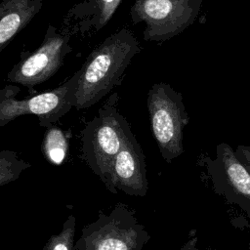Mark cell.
I'll return each instance as SVG.
<instances>
[{"mask_svg": "<svg viewBox=\"0 0 250 250\" xmlns=\"http://www.w3.org/2000/svg\"><path fill=\"white\" fill-rule=\"evenodd\" d=\"M70 35L60 33L49 24L40 46L21 58L7 74V80L28 88L51 78L63 64L64 58L72 51Z\"/></svg>", "mask_w": 250, "mask_h": 250, "instance_id": "7", "label": "cell"}, {"mask_svg": "<svg viewBox=\"0 0 250 250\" xmlns=\"http://www.w3.org/2000/svg\"><path fill=\"white\" fill-rule=\"evenodd\" d=\"M75 225L76 218L73 215H69L63 223L62 230L48 239L43 250H75Z\"/></svg>", "mask_w": 250, "mask_h": 250, "instance_id": "14", "label": "cell"}, {"mask_svg": "<svg viewBox=\"0 0 250 250\" xmlns=\"http://www.w3.org/2000/svg\"><path fill=\"white\" fill-rule=\"evenodd\" d=\"M42 0H2L0 4V51L21 31L42 8Z\"/></svg>", "mask_w": 250, "mask_h": 250, "instance_id": "11", "label": "cell"}, {"mask_svg": "<svg viewBox=\"0 0 250 250\" xmlns=\"http://www.w3.org/2000/svg\"><path fill=\"white\" fill-rule=\"evenodd\" d=\"M207 172L216 193L237 205L250 218V173L228 144L216 146L213 159H207Z\"/></svg>", "mask_w": 250, "mask_h": 250, "instance_id": "8", "label": "cell"}, {"mask_svg": "<svg viewBox=\"0 0 250 250\" xmlns=\"http://www.w3.org/2000/svg\"><path fill=\"white\" fill-rule=\"evenodd\" d=\"M140 51L138 39L125 27L96 46L78 70L74 107L88 108L120 85L129 63Z\"/></svg>", "mask_w": 250, "mask_h": 250, "instance_id": "1", "label": "cell"}, {"mask_svg": "<svg viewBox=\"0 0 250 250\" xmlns=\"http://www.w3.org/2000/svg\"><path fill=\"white\" fill-rule=\"evenodd\" d=\"M122 0H83L68 12L73 31L82 35L96 33L113 17Z\"/></svg>", "mask_w": 250, "mask_h": 250, "instance_id": "10", "label": "cell"}, {"mask_svg": "<svg viewBox=\"0 0 250 250\" xmlns=\"http://www.w3.org/2000/svg\"><path fill=\"white\" fill-rule=\"evenodd\" d=\"M235 153L250 173V146L245 145H237Z\"/></svg>", "mask_w": 250, "mask_h": 250, "instance_id": "15", "label": "cell"}, {"mask_svg": "<svg viewBox=\"0 0 250 250\" xmlns=\"http://www.w3.org/2000/svg\"><path fill=\"white\" fill-rule=\"evenodd\" d=\"M119 96L113 93L99 108L98 115L82 131V156L89 168L108 186L115 156L132 132L127 120L117 108Z\"/></svg>", "mask_w": 250, "mask_h": 250, "instance_id": "2", "label": "cell"}, {"mask_svg": "<svg viewBox=\"0 0 250 250\" xmlns=\"http://www.w3.org/2000/svg\"><path fill=\"white\" fill-rule=\"evenodd\" d=\"M106 188L113 193L121 190L132 196H145L147 192L145 155L132 132L113 160Z\"/></svg>", "mask_w": 250, "mask_h": 250, "instance_id": "9", "label": "cell"}, {"mask_svg": "<svg viewBox=\"0 0 250 250\" xmlns=\"http://www.w3.org/2000/svg\"><path fill=\"white\" fill-rule=\"evenodd\" d=\"M30 166V163L18 158L15 151L2 150L0 152V186L16 181Z\"/></svg>", "mask_w": 250, "mask_h": 250, "instance_id": "13", "label": "cell"}, {"mask_svg": "<svg viewBox=\"0 0 250 250\" xmlns=\"http://www.w3.org/2000/svg\"><path fill=\"white\" fill-rule=\"evenodd\" d=\"M68 148L69 132H64L55 124L46 128L41 149L48 162L53 165H61L67 155Z\"/></svg>", "mask_w": 250, "mask_h": 250, "instance_id": "12", "label": "cell"}, {"mask_svg": "<svg viewBox=\"0 0 250 250\" xmlns=\"http://www.w3.org/2000/svg\"><path fill=\"white\" fill-rule=\"evenodd\" d=\"M248 249H249V250H250V242H249V243H248Z\"/></svg>", "mask_w": 250, "mask_h": 250, "instance_id": "17", "label": "cell"}, {"mask_svg": "<svg viewBox=\"0 0 250 250\" xmlns=\"http://www.w3.org/2000/svg\"><path fill=\"white\" fill-rule=\"evenodd\" d=\"M149 239L134 211L117 204L109 214L100 213L95 222L82 229L75 250H142Z\"/></svg>", "mask_w": 250, "mask_h": 250, "instance_id": "4", "label": "cell"}, {"mask_svg": "<svg viewBox=\"0 0 250 250\" xmlns=\"http://www.w3.org/2000/svg\"><path fill=\"white\" fill-rule=\"evenodd\" d=\"M79 71L55 89L35 96L17 100L20 88L6 85L0 91V126H4L15 118L33 114L39 119V125L48 128L54 125L74 106V96L78 86Z\"/></svg>", "mask_w": 250, "mask_h": 250, "instance_id": "5", "label": "cell"}, {"mask_svg": "<svg viewBox=\"0 0 250 250\" xmlns=\"http://www.w3.org/2000/svg\"><path fill=\"white\" fill-rule=\"evenodd\" d=\"M201 6L202 0H135L130 17L134 24L145 23L146 41L164 42L190 26Z\"/></svg>", "mask_w": 250, "mask_h": 250, "instance_id": "6", "label": "cell"}, {"mask_svg": "<svg viewBox=\"0 0 250 250\" xmlns=\"http://www.w3.org/2000/svg\"><path fill=\"white\" fill-rule=\"evenodd\" d=\"M146 102L153 137L162 158L171 163L184 152L183 130L189 120L183 96L171 85L159 82L149 89Z\"/></svg>", "mask_w": 250, "mask_h": 250, "instance_id": "3", "label": "cell"}, {"mask_svg": "<svg viewBox=\"0 0 250 250\" xmlns=\"http://www.w3.org/2000/svg\"><path fill=\"white\" fill-rule=\"evenodd\" d=\"M197 242H198V238L197 236L193 235L190 236L185 243L184 245L181 247L180 250H200L197 246Z\"/></svg>", "mask_w": 250, "mask_h": 250, "instance_id": "16", "label": "cell"}]
</instances>
